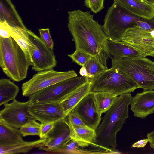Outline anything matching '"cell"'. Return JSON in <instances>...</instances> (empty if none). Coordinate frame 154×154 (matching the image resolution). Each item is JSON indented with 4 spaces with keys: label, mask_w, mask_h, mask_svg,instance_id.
Wrapping results in <instances>:
<instances>
[{
    "label": "cell",
    "mask_w": 154,
    "mask_h": 154,
    "mask_svg": "<svg viewBox=\"0 0 154 154\" xmlns=\"http://www.w3.org/2000/svg\"><path fill=\"white\" fill-rule=\"evenodd\" d=\"M72 111L88 128L95 130L99 125L102 114L97 108L93 92H89Z\"/></svg>",
    "instance_id": "4fadbf2b"
},
{
    "label": "cell",
    "mask_w": 154,
    "mask_h": 154,
    "mask_svg": "<svg viewBox=\"0 0 154 154\" xmlns=\"http://www.w3.org/2000/svg\"><path fill=\"white\" fill-rule=\"evenodd\" d=\"M29 110L41 123L55 122L66 118L60 103L29 104Z\"/></svg>",
    "instance_id": "5bb4252c"
},
{
    "label": "cell",
    "mask_w": 154,
    "mask_h": 154,
    "mask_svg": "<svg viewBox=\"0 0 154 154\" xmlns=\"http://www.w3.org/2000/svg\"><path fill=\"white\" fill-rule=\"evenodd\" d=\"M132 97L130 93L118 96L95 130L96 144L106 148L116 149V135L128 117V106Z\"/></svg>",
    "instance_id": "7a4b0ae2"
},
{
    "label": "cell",
    "mask_w": 154,
    "mask_h": 154,
    "mask_svg": "<svg viewBox=\"0 0 154 154\" xmlns=\"http://www.w3.org/2000/svg\"><path fill=\"white\" fill-rule=\"evenodd\" d=\"M100 147L96 144L71 138L57 154H101Z\"/></svg>",
    "instance_id": "ac0fdd59"
},
{
    "label": "cell",
    "mask_w": 154,
    "mask_h": 154,
    "mask_svg": "<svg viewBox=\"0 0 154 154\" xmlns=\"http://www.w3.org/2000/svg\"><path fill=\"white\" fill-rule=\"evenodd\" d=\"M79 74L82 76H86L87 71L86 69L84 67H82L80 69Z\"/></svg>",
    "instance_id": "8d00e7d4"
},
{
    "label": "cell",
    "mask_w": 154,
    "mask_h": 154,
    "mask_svg": "<svg viewBox=\"0 0 154 154\" xmlns=\"http://www.w3.org/2000/svg\"><path fill=\"white\" fill-rule=\"evenodd\" d=\"M0 20H5L11 27L27 29L11 0H0Z\"/></svg>",
    "instance_id": "d6986e66"
},
{
    "label": "cell",
    "mask_w": 154,
    "mask_h": 154,
    "mask_svg": "<svg viewBox=\"0 0 154 154\" xmlns=\"http://www.w3.org/2000/svg\"><path fill=\"white\" fill-rule=\"evenodd\" d=\"M40 38L42 41L49 48L53 50L54 47V42L51 37L49 29L48 28L45 29H39Z\"/></svg>",
    "instance_id": "4dcf8cb0"
},
{
    "label": "cell",
    "mask_w": 154,
    "mask_h": 154,
    "mask_svg": "<svg viewBox=\"0 0 154 154\" xmlns=\"http://www.w3.org/2000/svg\"><path fill=\"white\" fill-rule=\"evenodd\" d=\"M55 122L41 123L40 134L39 136L40 139H45L47 138L48 135L53 128Z\"/></svg>",
    "instance_id": "d6a6232c"
},
{
    "label": "cell",
    "mask_w": 154,
    "mask_h": 154,
    "mask_svg": "<svg viewBox=\"0 0 154 154\" xmlns=\"http://www.w3.org/2000/svg\"><path fill=\"white\" fill-rule=\"evenodd\" d=\"M130 109L136 117L144 119L154 113V91L137 93L132 97Z\"/></svg>",
    "instance_id": "9a60e30c"
},
{
    "label": "cell",
    "mask_w": 154,
    "mask_h": 154,
    "mask_svg": "<svg viewBox=\"0 0 154 154\" xmlns=\"http://www.w3.org/2000/svg\"><path fill=\"white\" fill-rule=\"evenodd\" d=\"M32 64L25 53L11 37H0V66L4 73L12 80L20 82L27 76Z\"/></svg>",
    "instance_id": "3957f363"
},
{
    "label": "cell",
    "mask_w": 154,
    "mask_h": 154,
    "mask_svg": "<svg viewBox=\"0 0 154 154\" xmlns=\"http://www.w3.org/2000/svg\"><path fill=\"white\" fill-rule=\"evenodd\" d=\"M90 81L79 88L66 99L60 103L63 111L67 115L89 92L91 91Z\"/></svg>",
    "instance_id": "603a6c76"
},
{
    "label": "cell",
    "mask_w": 154,
    "mask_h": 154,
    "mask_svg": "<svg viewBox=\"0 0 154 154\" xmlns=\"http://www.w3.org/2000/svg\"><path fill=\"white\" fill-rule=\"evenodd\" d=\"M147 136L149 140L150 147L154 149V131L148 134Z\"/></svg>",
    "instance_id": "d590c367"
},
{
    "label": "cell",
    "mask_w": 154,
    "mask_h": 154,
    "mask_svg": "<svg viewBox=\"0 0 154 154\" xmlns=\"http://www.w3.org/2000/svg\"><path fill=\"white\" fill-rule=\"evenodd\" d=\"M90 81L86 76H76L58 82L32 94L29 104L60 103L72 93Z\"/></svg>",
    "instance_id": "8992f818"
},
{
    "label": "cell",
    "mask_w": 154,
    "mask_h": 154,
    "mask_svg": "<svg viewBox=\"0 0 154 154\" xmlns=\"http://www.w3.org/2000/svg\"><path fill=\"white\" fill-rule=\"evenodd\" d=\"M106 46L110 55L115 59L145 57L141 52L122 41H114L108 39Z\"/></svg>",
    "instance_id": "e0dca14e"
},
{
    "label": "cell",
    "mask_w": 154,
    "mask_h": 154,
    "mask_svg": "<svg viewBox=\"0 0 154 154\" xmlns=\"http://www.w3.org/2000/svg\"><path fill=\"white\" fill-rule=\"evenodd\" d=\"M66 118L70 125L87 127L72 110L67 115Z\"/></svg>",
    "instance_id": "836d02e7"
},
{
    "label": "cell",
    "mask_w": 154,
    "mask_h": 154,
    "mask_svg": "<svg viewBox=\"0 0 154 154\" xmlns=\"http://www.w3.org/2000/svg\"><path fill=\"white\" fill-rule=\"evenodd\" d=\"M68 14L67 27L75 49L92 56L108 59L110 56L106 46L108 38L102 26L94 20V15L79 9L69 11Z\"/></svg>",
    "instance_id": "6da1fadb"
},
{
    "label": "cell",
    "mask_w": 154,
    "mask_h": 154,
    "mask_svg": "<svg viewBox=\"0 0 154 154\" xmlns=\"http://www.w3.org/2000/svg\"><path fill=\"white\" fill-rule=\"evenodd\" d=\"M19 129L12 127L0 119V146L13 145L23 141Z\"/></svg>",
    "instance_id": "44dd1931"
},
{
    "label": "cell",
    "mask_w": 154,
    "mask_h": 154,
    "mask_svg": "<svg viewBox=\"0 0 154 154\" xmlns=\"http://www.w3.org/2000/svg\"><path fill=\"white\" fill-rule=\"evenodd\" d=\"M19 91L18 87L9 79L0 80V106L15 99Z\"/></svg>",
    "instance_id": "cb8c5ba5"
},
{
    "label": "cell",
    "mask_w": 154,
    "mask_h": 154,
    "mask_svg": "<svg viewBox=\"0 0 154 154\" xmlns=\"http://www.w3.org/2000/svg\"><path fill=\"white\" fill-rule=\"evenodd\" d=\"M93 92L97 108L101 114L106 112L110 108L118 96L106 91Z\"/></svg>",
    "instance_id": "484cf974"
},
{
    "label": "cell",
    "mask_w": 154,
    "mask_h": 154,
    "mask_svg": "<svg viewBox=\"0 0 154 154\" xmlns=\"http://www.w3.org/2000/svg\"><path fill=\"white\" fill-rule=\"evenodd\" d=\"M11 28V37L22 49L32 65V57L36 47L29 38L28 29L17 27Z\"/></svg>",
    "instance_id": "ffe728a7"
},
{
    "label": "cell",
    "mask_w": 154,
    "mask_h": 154,
    "mask_svg": "<svg viewBox=\"0 0 154 154\" xmlns=\"http://www.w3.org/2000/svg\"><path fill=\"white\" fill-rule=\"evenodd\" d=\"M77 76L73 70L59 72L53 69L38 72L22 85V95L29 97L35 92L65 80Z\"/></svg>",
    "instance_id": "ba28073f"
},
{
    "label": "cell",
    "mask_w": 154,
    "mask_h": 154,
    "mask_svg": "<svg viewBox=\"0 0 154 154\" xmlns=\"http://www.w3.org/2000/svg\"><path fill=\"white\" fill-rule=\"evenodd\" d=\"M146 3L154 5V0H140Z\"/></svg>",
    "instance_id": "74e56055"
},
{
    "label": "cell",
    "mask_w": 154,
    "mask_h": 154,
    "mask_svg": "<svg viewBox=\"0 0 154 154\" xmlns=\"http://www.w3.org/2000/svg\"><path fill=\"white\" fill-rule=\"evenodd\" d=\"M149 142L148 138L140 140L133 144L132 146V148H144Z\"/></svg>",
    "instance_id": "e575fe53"
},
{
    "label": "cell",
    "mask_w": 154,
    "mask_h": 154,
    "mask_svg": "<svg viewBox=\"0 0 154 154\" xmlns=\"http://www.w3.org/2000/svg\"><path fill=\"white\" fill-rule=\"evenodd\" d=\"M11 27L5 20H0V37L5 38L11 37Z\"/></svg>",
    "instance_id": "1f68e13d"
},
{
    "label": "cell",
    "mask_w": 154,
    "mask_h": 154,
    "mask_svg": "<svg viewBox=\"0 0 154 154\" xmlns=\"http://www.w3.org/2000/svg\"><path fill=\"white\" fill-rule=\"evenodd\" d=\"M46 138L31 141H23L15 144L8 146H0V154L27 153L32 149L44 147Z\"/></svg>",
    "instance_id": "7402d4cb"
},
{
    "label": "cell",
    "mask_w": 154,
    "mask_h": 154,
    "mask_svg": "<svg viewBox=\"0 0 154 154\" xmlns=\"http://www.w3.org/2000/svg\"><path fill=\"white\" fill-rule=\"evenodd\" d=\"M72 60L78 65L83 67L85 63L90 59L91 56L81 50L76 49L74 52L67 55Z\"/></svg>",
    "instance_id": "f1b7e54d"
},
{
    "label": "cell",
    "mask_w": 154,
    "mask_h": 154,
    "mask_svg": "<svg viewBox=\"0 0 154 154\" xmlns=\"http://www.w3.org/2000/svg\"><path fill=\"white\" fill-rule=\"evenodd\" d=\"M133 15L141 18H154V5L140 0H114Z\"/></svg>",
    "instance_id": "2e32d148"
},
{
    "label": "cell",
    "mask_w": 154,
    "mask_h": 154,
    "mask_svg": "<svg viewBox=\"0 0 154 154\" xmlns=\"http://www.w3.org/2000/svg\"><path fill=\"white\" fill-rule=\"evenodd\" d=\"M112 67L117 68L130 77L144 91L154 89V62L145 57H111Z\"/></svg>",
    "instance_id": "277c9868"
},
{
    "label": "cell",
    "mask_w": 154,
    "mask_h": 154,
    "mask_svg": "<svg viewBox=\"0 0 154 154\" xmlns=\"http://www.w3.org/2000/svg\"><path fill=\"white\" fill-rule=\"evenodd\" d=\"M28 32L31 41L36 47L32 57V70L38 72L53 69L57 64L53 50L30 30H28Z\"/></svg>",
    "instance_id": "8fae6325"
},
{
    "label": "cell",
    "mask_w": 154,
    "mask_h": 154,
    "mask_svg": "<svg viewBox=\"0 0 154 154\" xmlns=\"http://www.w3.org/2000/svg\"><path fill=\"white\" fill-rule=\"evenodd\" d=\"M70 125L71 129V138L92 144H96L95 130L87 127Z\"/></svg>",
    "instance_id": "d4e9b609"
},
{
    "label": "cell",
    "mask_w": 154,
    "mask_h": 154,
    "mask_svg": "<svg viewBox=\"0 0 154 154\" xmlns=\"http://www.w3.org/2000/svg\"><path fill=\"white\" fill-rule=\"evenodd\" d=\"M104 0H85L84 5L95 14L100 12L104 8Z\"/></svg>",
    "instance_id": "f546056e"
},
{
    "label": "cell",
    "mask_w": 154,
    "mask_h": 154,
    "mask_svg": "<svg viewBox=\"0 0 154 154\" xmlns=\"http://www.w3.org/2000/svg\"><path fill=\"white\" fill-rule=\"evenodd\" d=\"M71 127L66 118L57 121L45 139L44 147H39V149L50 154H57L71 139Z\"/></svg>",
    "instance_id": "7c38bea8"
},
{
    "label": "cell",
    "mask_w": 154,
    "mask_h": 154,
    "mask_svg": "<svg viewBox=\"0 0 154 154\" xmlns=\"http://www.w3.org/2000/svg\"><path fill=\"white\" fill-rule=\"evenodd\" d=\"M151 30L134 25L127 28L122 41L143 54L145 57L154 56V37Z\"/></svg>",
    "instance_id": "9c48e42d"
},
{
    "label": "cell",
    "mask_w": 154,
    "mask_h": 154,
    "mask_svg": "<svg viewBox=\"0 0 154 154\" xmlns=\"http://www.w3.org/2000/svg\"><path fill=\"white\" fill-rule=\"evenodd\" d=\"M41 123L35 119L29 120L20 129L23 137L28 136L36 135L39 136Z\"/></svg>",
    "instance_id": "83f0119b"
},
{
    "label": "cell",
    "mask_w": 154,
    "mask_h": 154,
    "mask_svg": "<svg viewBox=\"0 0 154 154\" xmlns=\"http://www.w3.org/2000/svg\"><path fill=\"white\" fill-rule=\"evenodd\" d=\"M90 80L91 92L106 91L119 96L133 92L139 88L137 84L126 74L112 67Z\"/></svg>",
    "instance_id": "5b68a950"
},
{
    "label": "cell",
    "mask_w": 154,
    "mask_h": 154,
    "mask_svg": "<svg viewBox=\"0 0 154 154\" xmlns=\"http://www.w3.org/2000/svg\"><path fill=\"white\" fill-rule=\"evenodd\" d=\"M29 101L20 102L15 99L10 103L5 104L0 111V119L8 125L20 129L29 120H36L29 111Z\"/></svg>",
    "instance_id": "30bf717a"
},
{
    "label": "cell",
    "mask_w": 154,
    "mask_h": 154,
    "mask_svg": "<svg viewBox=\"0 0 154 154\" xmlns=\"http://www.w3.org/2000/svg\"><path fill=\"white\" fill-rule=\"evenodd\" d=\"M106 61L97 56H91L83 66L87 70V77L92 79L107 69Z\"/></svg>",
    "instance_id": "4316f807"
},
{
    "label": "cell",
    "mask_w": 154,
    "mask_h": 154,
    "mask_svg": "<svg viewBox=\"0 0 154 154\" xmlns=\"http://www.w3.org/2000/svg\"><path fill=\"white\" fill-rule=\"evenodd\" d=\"M135 18V16L114 2L107 10L102 28L108 39L121 41L125 31L133 25Z\"/></svg>",
    "instance_id": "52a82bcc"
}]
</instances>
